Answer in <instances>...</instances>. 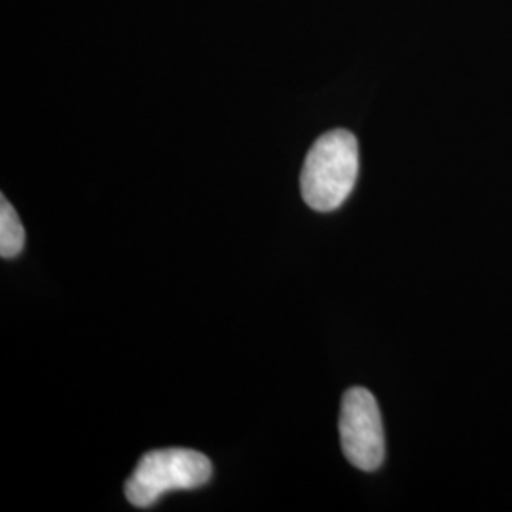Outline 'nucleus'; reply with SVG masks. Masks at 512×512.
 <instances>
[{"label": "nucleus", "instance_id": "1", "mask_svg": "<svg viewBox=\"0 0 512 512\" xmlns=\"http://www.w3.org/2000/svg\"><path fill=\"white\" fill-rule=\"evenodd\" d=\"M359 177V145L348 129L321 135L310 148L300 175L304 202L329 213L346 202Z\"/></svg>", "mask_w": 512, "mask_h": 512}, {"label": "nucleus", "instance_id": "2", "mask_svg": "<svg viewBox=\"0 0 512 512\" xmlns=\"http://www.w3.org/2000/svg\"><path fill=\"white\" fill-rule=\"evenodd\" d=\"M211 475V459L196 450H154L139 459L126 482V497L133 507L148 509L167 492L200 488Z\"/></svg>", "mask_w": 512, "mask_h": 512}, {"label": "nucleus", "instance_id": "3", "mask_svg": "<svg viewBox=\"0 0 512 512\" xmlns=\"http://www.w3.org/2000/svg\"><path fill=\"white\" fill-rule=\"evenodd\" d=\"M340 440L349 463L361 471H376L385 458L384 423L380 406L365 387H351L342 399Z\"/></svg>", "mask_w": 512, "mask_h": 512}, {"label": "nucleus", "instance_id": "4", "mask_svg": "<svg viewBox=\"0 0 512 512\" xmlns=\"http://www.w3.org/2000/svg\"><path fill=\"white\" fill-rule=\"evenodd\" d=\"M25 230L16 209L4 196L0 198V256L14 258L23 251Z\"/></svg>", "mask_w": 512, "mask_h": 512}]
</instances>
